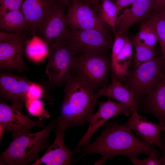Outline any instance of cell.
Segmentation results:
<instances>
[{
	"mask_svg": "<svg viewBox=\"0 0 165 165\" xmlns=\"http://www.w3.org/2000/svg\"><path fill=\"white\" fill-rule=\"evenodd\" d=\"M131 131L125 123L120 125L116 121H112L104 127L94 142L79 148L82 153L77 158L72 160V163L74 164L84 156L93 153L102 155L94 164L100 165L116 155L128 156L131 160L141 154L149 155L152 152H159L152 145L136 137Z\"/></svg>",
	"mask_w": 165,
	"mask_h": 165,
	"instance_id": "6da1fadb",
	"label": "cell"
},
{
	"mask_svg": "<svg viewBox=\"0 0 165 165\" xmlns=\"http://www.w3.org/2000/svg\"><path fill=\"white\" fill-rule=\"evenodd\" d=\"M64 85L61 113L56 118V127L66 131L72 126L82 127L89 122L100 97L73 73Z\"/></svg>",
	"mask_w": 165,
	"mask_h": 165,
	"instance_id": "7a4b0ae2",
	"label": "cell"
},
{
	"mask_svg": "<svg viewBox=\"0 0 165 165\" xmlns=\"http://www.w3.org/2000/svg\"><path fill=\"white\" fill-rule=\"evenodd\" d=\"M56 124L55 118L42 130L33 134H25L13 139L0 154V165H26L37 160L39 153L50 146V136Z\"/></svg>",
	"mask_w": 165,
	"mask_h": 165,
	"instance_id": "3957f363",
	"label": "cell"
},
{
	"mask_svg": "<svg viewBox=\"0 0 165 165\" xmlns=\"http://www.w3.org/2000/svg\"><path fill=\"white\" fill-rule=\"evenodd\" d=\"M109 61L105 52L83 51L76 54L72 73L95 90L108 85Z\"/></svg>",
	"mask_w": 165,
	"mask_h": 165,
	"instance_id": "277c9868",
	"label": "cell"
},
{
	"mask_svg": "<svg viewBox=\"0 0 165 165\" xmlns=\"http://www.w3.org/2000/svg\"><path fill=\"white\" fill-rule=\"evenodd\" d=\"M75 54L65 41L50 47L45 71L50 89L61 87L70 79L73 72Z\"/></svg>",
	"mask_w": 165,
	"mask_h": 165,
	"instance_id": "5b68a950",
	"label": "cell"
},
{
	"mask_svg": "<svg viewBox=\"0 0 165 165\" xmlns=\"http://www.w3.org/2000/svg\"><path fill=\"white\" fill-rule=\"evenodd\" d=\"M165 61L162 56L144 63L129 72L125 86L137 101L151 91L163 79L161 70Z\"/></svg>",
	"mask_w": 165,
	"mask_h": 165,
	"instance_id": "8992f818",
	"label": "cell"
},
{
	"mask_svg": "<svg viewBox=\"0 0 165 165\" xmlns=\"http://www.w3.org/2000/svg\"><path fill=\"white\" fill-rule=\"evenodd\" d=\"M26 32H0V70H9L23 73L30 70L24 58V50L28 40Z\"/></svg>",
	"mask_w": 165,
	"mask_h": 165,
	"instance_id": "52a82bcc",
	"label": "cell"
},
{
	"mask_svg": "<svg viewBox=\"0 0 165 165\" xmlns=\"http://www.w3.org/2000/svg\"><path fill=\"white\" fill-rule=\"evenodd\" d=\"M65 15L67 25L71 30L94 29L109 37L105 24L97 12L80 0H70Z\"/></svg>",
	"mask_w": 165,
	"mask_h": 165,
	"instance_id": "ba28073f",
	"label": "cell"
},
{
	"mask_svg": "<svg viewBox=\"0 0 165 165\" xmlns=\"http://www.w3.org/2000/svg\"><path fill=\"white\" fill-rule=\"evenodd\" d=\"M0 127L1 140L5 131L11 132L14 139L23 134L31 133L34 127H44L41 120H32L18 109L2 101L0 102Z\"/></svg>",
	"mask_w": 165,
	"mask_h": 165,
	"instance_id": "9c48e42d",
	"label": "cell"
},
{
	"mask_svg": "<svg viewBox=\"0 0 165 165\" xmlns=\"http://www.w3.org/2000/svg\"><path fill=\"white\" fill-rule=\"evenodd\" d=\"M65 15L62 7L56 4L45 16L37 30L50 47L64 41L68 32Z\"/></svg>",
	"mask_w": 165,
	"mask_h": 165,
	"instance_id": "30bf717a",
	"label": "cell"
},
{
	"mask_svg": "<svg viewBox=\"0 0 165 165\" xmlns=\"http://www.w3.org/2000/svg\"><path fill=\"white\" fill-rule=\"evenodd\" d=\"M64 41L76 53L83 51L105 52L111 47L109 37L94 29L71 30Z\"/></svg>",
	"mask_w": 165,
	"mask_h": 165,
	"instance_id": "8fae6325",
	"label": "cell"
},
{
	"mask_svg": "<svg viewBox=\"0 0 165 165\" xmlns=\"http://www.w3.org/2000/svg\"><path fill=\"white\" fill-rule=\"evenodd\" d=\"M32 82L25 76H19L5 71L0 74V97L10 101L13 107L21 111Z\"/></svg>",
	"mask_w": 165,
	"mask_h": 165,
	"instance_id": "7c38bea8",
	"label": "cell"
},
{
	"mask_svg": "<svg viewBox=\"0 0 165 165\" xmlns=\"http://www.w3.org/2000/svg\"><path fill=\"white\" fill-rule=\"evenodd\" d=\"M97 111L94 113L89 122V125L85 133L79 142L77 148L88 145L95 131L110 119L120 114L127 116L132 113L129 107L125 104L115 102L108 98L105 102H99Z\"/></svg>",
	"mask_w": 165,
	"mask_h": 165,
	"instance_id": "4fadbf2b",
	"label": "cell"
},
{
	"mask_svg": "<svg viewBox=\"0 0 165 165\" xmlns=\"http://www.w3.org/2000/svg\"><path fill=\"white\" fill-rule=\"evenodd\" d=\"M155 0H135L131 7L123 10L117 19L116 33L124 37L131 27L147 19L154 12Z\"/></svg>",
	"mask_w": 165,
	"mask_h": 165,
	"instance_id": "5bb4252c",
	"label": "cell"
},
{
	"mask_svg": "<svg viewBox=\"0 0 165 165\" xmlns=\"http://www.w3.org/2000/svg\"><path fill=\"white\" fill-rule=\"evenodd\" d=\"M53 131L56 137L52 145L42 157L31 165H70L73 155L76 152L81 151L80 148L70 150L65 146L64 143L65 131L56 127Z\"/></svg>",
	"mask_w": 165,
	"mask_h": 165,
	"instance_id": "9a60e30c",
	"label": "cell"
},
{
	"mask_svg": "<svg viewBox=\"0 0 165 165\" xmlns=\"http://www.w3.org/2000/svg\"><path fill=\"white\" fill-rule=\"evenodd\" d=\"M125 124L130 130H134L145 142L151 145L156 144L161 148L160 133L165 131V127L159 124H156L148 121L146 118L140 116L136 112H132L131 116Z\"/></svg>",
	"mask_w": 165,
	"mask_h": 165,
	"instance_id": "2e32d148",
	"label": "cell"
},
{
	"mask_svg": "<svg viewBox=\"0 0 165 165\" xmlns=\"http://www.w3.org/2000/svg\"><path fill=\"white\" fill-rule=\"evenodd\" d=\"M139 100L143 110L152 113L159 124L165 127V79H163L148 94Z\"/></svg>",
	"mask_w": 165,
	"mask_h": 165,
	"instance_id": "e0dca14e",
	"label": "cell"
},
{
	"mask_svg": "<svg viewBox=\"0 0 165 165\" xmlns=\"http://www.w3.org/2000/svg\"><path fill=\"white\" fill-rule=\"evenodd\" d=\"M56 4L55 0H24L21 10L33 34L36 33L39 24Z\"/></svg>",
	"mask_w": 165,
	"mask_h": 165,
	"instance_id": "ac0fdd59",
	"label": "cell"
},
{
	"mask_svg": "<svg viewBox=\"0 0 165 165\" xmlns=\"http://www.w3.org/2000/svg\"><path fill=\"white\" fill-rule=\"evenodd\" d=\"M97 93L100 97L106 96L125 104L132 112H138V105L133 94L113 74L111 83L98 90Z\"/></svg>",
	"mask_w": 165,
	"mask_h": 165,
	"instance_id": "d6986e66",
	"label": "cell"
},
{
	"mask_svg": "<svg viewBox=\"0 0 165 165\" xmlns=\"http://www.w3.org/2000/svg\"><path fill=\"white\" fill-rule=\"evenodd\" d=\"M0 27L9 33L31 32L27 20L20 9L0 15Z\"/></svg>",
	"mask_w": 165,
	"mask_h": 165,
	"instance_id": "ffe728a7",
	"label": "cell"
},
{
	"mask_svg": "<svg viewBox=\"0 0 165 165\" xmlns=\"http://www.w3.org/2000/svg\"><path fill=\"white\" fill-rule=\"evenodd\" d=\"M125 43L117 59L116 64L112 71L113 74L119 80L128 76L127 69L130 66L132 59L133 43L127 36L124 37Z\"/></svg>",
	"mask_w": 165,
	"mask_h": 165,
	"instance_id": "44dd1931",
	"label": "cell"
},
{
	"mask_svg": "<svg viewBox=\"0 0 165 165\" xmlns=\"http://www.w3.org/2000/svg\"><path fill=\"white\" fill-rule=\"evenodd\" d=\"M25 48L28 58L35 63L40 62L49 56L50 50V46L45 40L36 37L28 40Z\"/></svg>",
	"mask_w": 165,
	"mask_h": 165,
	"instance_id": "7402d4cb",
	"label": "cell"
},
{
	"mask_svg": "<svg viewBox=\"0 0 165 165\" xmlns=\"http://www.w3.org/2000/svg\"><path fill=\"white\" fill-rule=\"evenodd\" d=\"M97 13L101 20L112 28L116 33V24L119 12L114 0H101Z\"/></svg>",
	"mask_w": 165,
	"mask_h": 165,
	"instance_id": "603a6c76",
	"label": "cell"
},
{
	"mask_svg": "<svg viewBox=\"0 0 165 165\" xmlns=\"http://www.w3.org/2000/svg\"><path fill=\"white\" fill-rule=\"evenodd\" d=\"M147 19L156 34L165 64V11L154 12Z\"/></svg>",
	"mask_w": 165,
	"mask_h": 165,
	"instance_id": "cb8c5ba5",
	"label": "cell"
},
{
	"mask_svg": "<svg viewBox=\"0 0 165 165\" xmlns=\"http://www.w3.org/2000/svg\"><path fill=\"white\" fill-rule=\"evenodd\" d=\"M132 42L134 50V68L149 61L156 57V52L155 49L145 45L135 38Z\"/></svg>",
	"mask_w": 165,
	"mask_h": 165,
	"instance_id": "d4e9b609",
	"label": "cell"
},
{
	"mask_svg": "<svg viewBox=\"0 0 165 165\" xmlns=\"http://www.w3.org/2000/svg\"><path fill=\"white\" fill-rule=\"evenodd\" d=\"M25 104L28 113L31 115L38 116L39 120L50 116L47 111L44 107L42 101L40 99H27Z\"/></svg>",
	"mask_w": 165,
	"mask_h": 165,
	"instance_id": "484cf974",
	"label": "cell"
},
{
	"mask_svg": "<svg viewBox=\"0 0 165 165\" xmlns=\"http://www.w3.org/2000/svg\"><path fill=\"white\" fill-rule=\"evenodd\" d=\"M125 42L124 37L116 33L114 41L112 47L111 56V68L112 71L114 69L118 56Z\"/></svg>",
	"mask_w": 165,
	"mask_h": 165,
	"instance_id": "4316f807",
	"label": "cell"
},
{
	"mask_svg": "<svg viewBox=\"0 0 165 165\" xmlns=\"http://www.w3.org/2000/svg\"><path fill=\"white\" fill-rule=\"evenodd\" d=\"M158 154L159 152H153L150 153L149 156L146 159L140 160L137 158L131 160L135 165H162L160 158H158Z\"/></svg>",
	"mask_w": 165,
	"mask_h": 165,
	"instance_id": "83f0119b",
	"label": "cell"
},
{
	"mask_svg": "<svg viewBox=\"0 0 165 165\" xmlns=\"http://www.w3.org/2000/svg\"><path fill=\"white\" fill-rule=\"evenodd\" d=\"M24 0H0V15L7 12L20 9Z\"/></svg>",
	"mask_w": 165,
	"mask_h": 165,
	"instance_id": "f1b7e54d",
	"label": "cell"
},
{
	"mask_svg": "<svg viewBox=\"0 0 165 165\" xmlns=\"http://www.w3.org/2000/svg\"><path fill=\"white\" fill-rule=\"evenodd\" d=\"M44 88L42 85L32 82L27 93V99L42 98L45 94Z\"/></svg>",
	"mask_w": 165,
	"mask_h": 165,
	"instance_id": "f546056e",
	"label": "cell"
},
{
	"mask_svg": "<svg viewBox=\"0 0 165 165\" xmlns=\"http://www.w3.org/2000/svg\"><path fill=\"white\" fill-rule=\"evenodd\" d=\"M135 0H116L115 3L117 6L118 11L119 12L124 7L132 5Z\"/></svg>",
	"mask_w": 165,
	"mask_h": 165,
	"instance_id": "4dcf8cb0",
	"label": "cell"
},
{
	"mask_svg": "<svg viewBox=\"0 0 165 165\" xmlns=\"http://www.w3.org/2000/svg\"><path fill=\"white\" fill-rule=\"evenodd\" d=\"M160 137L161 144L160 148L162 151V156L160 159L162 165H165V133L160 135Z\"/></svg>",
	"mask_w": 165,
	"mask_h": 165,
	"instance_id": "1f68e13d",
	"label": "cell"
},
{
	"mask_svg": "<svg viewBox=\"0 0 165 165\" xmlns=\"http://www.w3.org/2000/svg\"><path fill=\"white\" fill-rule=\"evenodd\" d=\"M165 6V0H155L154 6V12H160Z\"/></svg>",
	"mask_w": 165,
	"mask_h": 165,
	"instance_id": "d6a6232c",
	"label": "cell"
},
{
	"mask_svg": "<svg viewBox=\"0 0 165 165\" xmlns=\"http://www.w3.org/2000/svg\"><path fill=\"white\" fill-rule=\"evenodd\" d=\"M88 5L97 12L98 8L100 3L99 0H80Z\"/></svg>",
	"mask_w": 165,
	"mask_h": 165,
	"instance_id": "836d02e7",
	"label": "cell"
},
{
	"mask_svg": "<svg viewBox=\"0 0 165 165\" xmlns=\"http://www.w3.org/2000/svg\"><path fill=\"white\" fill-rule=\"evenodd\" d=\"M60 3L68 7L71 3L70 0H57Z\"/></svg>",
	"mask_w": 165,
	"mask_h": 165,
	"instance_id": "e575fe53",
	"label": "cell"
},
{
	"mask_svg": "<svg viewBox=\"0 0 165 165\" xmlns=\"http://www.w3.org/2000/svg\"><path fill=\"white\" fill-rule=\"evenodd\" d=\"M165 79V73L163 72V79Z\"/></svg>",
	"mask_w": 165,
	"mask_h": 165,
	"instance_id": "d590c367",
	"label": "cell"
},
{
	"mask_svg": "<svg viewBox=\"0 0 165 165\" xmlns=\"http://www.w3.org/2000/svg\"><path fill=\"white\" fill-rule=\"evenodd\" d=\"M162 10H163L164 11H165V6L163 8Z\"/></svg>",
	"mask_w": 165,
	"mask_h": 165,
	"instance_id": "8d00e7d4",
	"label": "cell"
},
{
	"mask_svg": "<svg viewBox=\"0 0 165 165\" xmlns=\"http://www.w3.org/2000/svg\"><path fill=\"white\" fill-rule=\"evenodd\" d=\"M116 0H114V1L115 2Z\"/></svg>",
	"mask_w": 165,
	"mask_h": 165,
	"instance_id": "74e56055",
	"label": "cell"
}]
</instances>
